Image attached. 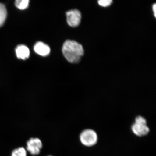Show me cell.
I'll return each mask as SVG.
<instances>
[{
  "label": "cell",
  "mask_w": 156,
  "mask_h": 156,
  "mask_svg": "<svg viewBox=\"0 0 156 156\" xmlns=\"http://www.w3.org/2000/svg\"><path fill=\"white\" fill-rule=\"evenodd\" d=\"M29 3L28 0H17L15 1V5L19 9L23 10L28 8Z\"/></svg>",
  "instance_id": "9"
},
{
  "label": "cell",
  "mask_w": 156,
  "mask_h": 156,
  "mask_svg": "<svg viewBox=\"0 0 156 156\" xmlns=\"http://www.w3.org/2000/svg\"><path fill=\"white\" fill-rule=\"evenodd\" d=\"M80 139L83 145L91 147L96 144L98 136L96 132L91 129H86L81 132Z\"/></svg>",
  "instance_id": "3"
},
{
  "label": "cell",
  "mask_w": 156,
  "mask_h": 156,
  "mask_svg": "<svg viewBox=\"0 0 156 156\" xmlns=\"http://www.w3.org/2000/svg\"><path fill=\"white\" fill-rule=\"evenodd\" d=\"M62 52L68 61L73 63H79L84 53L82 45L75 41L69 40L64 43Z\"/></svg>",
  "instance_id": "1"
},
{
  "label": "cell",
  "mask_w": 156,
  "mask_h": 156,
  "mask_svg": "<svg viewBox=\"0 0 156 156\" xmlns=\"http://www.w3.org/2000/svg\"><path fill=\"white\" fill-rule=\"evenodd\" d=\"M153 9L154 13V15L155 17H156V4H154L153 6Z\"/></svg>",
  "instance_id": "12"
},
{
  "label": "cell",
  "mask_w": 156,
  "mask_h": 156,
  "mask_svg": "<svg viewBox=\"0 0 156 156\" xmlns=\"http://www.w3.org/2000/svg\"><path fill=\"white\" fill-rule=\"evenodd\" d=\"M67 22L72 27H77L81 23V15L79 10L76 9L71 10L66 12Z\"/></svg>",
  "instance_id": "5"
},
{
  "label": "cell",
  "mask_w": 156,
  "mask_h": 156,
  "mask_svg": "<svg viewBox=\"0 0 156 156\" xmlns=\"http://www.w3.org/2000/svg\"><path fill=\"white\" fill-rule=\"evenodd\" d=\"M17 57L20 59L25 60L30 55V51L27 46L24 45H20L16 49Z\"/></svg>",
  "instance_id": "7"
},
{
  "label": "cell",
  "mask_w": 156,
  "mask_h": 156,
  "mask_svg": "<svg viewBox=\"0 0 156 156\" xmlns=\"http://www.w3.org/2000/svg\"><path fill=\"white\" fill-rule=\"evenodd\" d=\"M51 156V155H49V156Z\"/></svg>",
  "instance_id": "13"
},
{
  "label": "cell",
  "mask_w": 156,
  "mask_h": 156,
  "mask_svg": "<svg viewBox=\"0 0 156 156\" xmlns=\"http://www.w3.org/2000/svg\"><path fill=\"white\" fill-rule=\"evenodd\" d=\"M42 147V142L38 138H31L27 142V151L33 155H38Z\"/></svg>",
  "instance_id": "4"
},
{
  "label": "cell",
  "mask_w": 156,
  "mask_h": 156,
  "mask_svg": "<svg viewBox=\"0 0 156 156\" xmlns=\"http://www.w3.org/2000/svg\"><path fill=\"white\" fill-rule=\"evenodd\" d=\"M7 16L6 9L2 4L0 3V27L5 22Z\"/></svg>",
  "instance_id": "8"
},
{
  "label": "cell",
  "mask_w": 156,
  "mask_h": 156,
  "mask_svg": "<svg viewBox=\"0 0 156 156\" xmlns=\"http://www.w3.org/2000/svg\"><path fill=\"white\" fill-rule=\"evenodd\" d=\"M27 150L23 147H20L13 150L11 156H27Z\"/></svg>",
  "instance_id": "10"
},
{
  "label": "cell",
  "mask_w": 156,
  "mask_h": 156,
  "mask_svg": "<svg viewBox=\"0 0 156 156\" xmlns=\"http://www.w3.org/2000/svg\"><path fill=\"white\" fill-rule=\"evenodd\" d=\"M132 130L136 135L138 136L147 135L150 131L145 119L141 116L136 117L135 122L132 126Z\"/></svg>",
  "instance_id": "2"
},
{
  "label": "cell",
  "mask_w": 156,
  "mask_h": 156,
  "mask_svg": "<svg viewBox=\"0 0 156 156\" xmlns=\"http://www.w3.org/2000/svg\"><path fill=\"white\" fill-rule=\"evenodd\" d=\"M35 52L41 56H46L48 55L50 52V48L48 45L42 42H39L34 46Z\"/></svg>",
  "instance_id": "6"
},
{
  "label": "cell",
  "mask_w": 156,
  "mask_h": 156,
  "mask_svg": "<svg viewBox=\"0 0 156 156\" xmlns=\"http://www.w3.org/2000/svg\"><path fill=\"white\" fill-rule=\"evenodd\" d=\"M112 2V0H100L98 1V3L101 6L107 7L110 6Z\"/></svg>",
  "instance_id": "11"
}]
</instances>
